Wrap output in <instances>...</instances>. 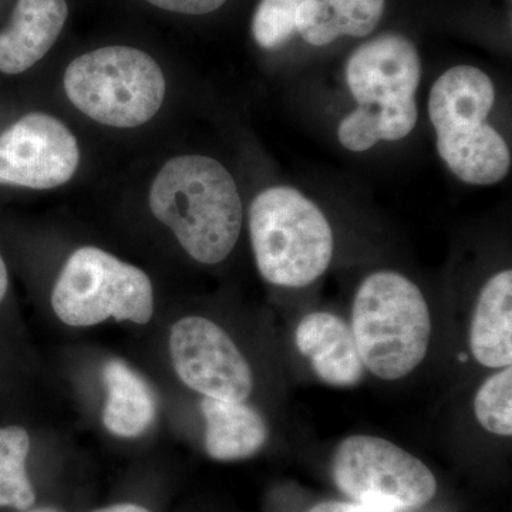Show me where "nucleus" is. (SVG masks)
I'll list each match as a JSON object with an SVG mask.
<instances>
[{
  "instance_id": "obj_15",
  "label": "nucleus",
  "mask_w": 512,
  "mask_h": 512,
  "mask_svg": "<svg viewBox=\"0 0 512 512\" xmlns=\"http://www.w3.org/2000/svg\"><path fill=\"white\" fill-rule=\"evenodd\" d=\"M494 103L495 87L483 70L451 67L431 87L430 121L436 131L463 123H484Z\"/></svg>"
},
{
  "instance_id": "obj_3",
  "label": "nucleus",
  "mask_w": 512,
  "mask_h": 512,
  "mask_svg": "<svg viewBox=\"0 0 512 512\" xmlns=\"http://www.w3.org/2000/svg\"><path fill=\"white\" fill-rule=\"evenodd\" d=\"M350 329L366 369L393 382L410 375L427 355L429 306L419 286L406 276L375 272L357 289Z\"/></svg>"
},
{
  "instance_id": "obj_9",
  "label": "nucleus",
  "mask_w": 512,
  "mask_h": 512,
  "mask_svg": "<svg viewBox=\"0 0 512 512\" xmlns=\"http://www.w3.org/2000/svg\"><path fill=\"white\" fill-rule=\"evenodd\" d=\"M79 163L76 137L49 114H26L0 134V184L50 190L72 180Z\"/></svg>"
},
{
  "instance_id": "obj_21",
  "label": "nucleus",
  "mask_w": 512,
  "mask_h": 512,
  "mask_svg": "<svg viewBox=\"0 0 512 512\" xmlns=\"http://www.w3.org/2000/svg\"><path fill=\"white\" fill-rule=\"evenodd\" d=\"M157 8L183 15H207L222 8L227 0H147Z\"/></svg>"
},
{
  "instance_id": "obj_5",
  "label": "nucleus",
  "mask_w": 512,
  "mask_h": 512,
  "mask_svg": "<svg viewBox=\"0 0 512 512\" xmlns=\"http://www.w3.org/2000/svg\"><path fill=\"white\" fill-rule=\"evenodd\" d=\"M64 90L89 119L117 128L143 126L163 106L165 79L154 57L127 46H107L74 59Z\"/></svg>"
},
{
  "instance_id": "obj_19",
  "label": "nucleus",
  "mask_w": 512,
  "mask_h": 512,
  "mask_svg": "<svg viewBox=\"0 0 512 512\" xmlns=\"http://www.w3.org/2000/svg\"><path fill=\"white\" fill-rule=\"evenodd\" d=\"M474 414L480 426L497 436H512V369L504 367L488 377L474 399Z\"/></svg>"
},
{
  "instance_id": "obj_16",
  "label": "nucleus",
  "mask_w": 512,
  "mask_h": 512,
  "mask_svg": "<svg viewBox=\"0 0 512 512\" xmlns=\"http://www.w3.org/2000/svg\"><path fill=\"white\" fill-rule=\"evenodd\" d=\"M386 0H305L296 12V33L312 46L342 36L365 37L379 25Z\"/></svg>"
},
{
  "instance_id": "obj_17",
  "label": "nucleus",
  "mask_w": 512,
  "mask_h": 512,
  "mask_svg": "<svg viewBox=\"0 0 512 512\" xmlns=\"http://www.w3.org/2000/svg\"><path fill=\"white\" fill-rule=\"evenodd\" d=\"M103 380L107 389L104 427L124 439L146 433L157 414L156 396L146 380L121 360L106 363Z\"/></svg>"
},
{
  "instance_id": "obj_14",
  "label": "nucleus",
  "mask_w": 512,
  "mask_h": 512,
  "mask_svg": "<svg viewBox=\"0 0 512 512\" xmlns=\"http://www.w3.org/2000/svg\"><path fill=\"white\" fill-rule=\"evenodd\" d=\"M470 350L480 365L490 369L511 366V269L491 276L481 289L471 319Z\"/></svg>"
},
{
  "instance_id": "obj_25",
  "label": "nucleus",
  "mask_w": 512,
  "mask_h": 512,
  "mask_svg": "<svg viewBox=\"0 0 512 512\" xmlns=\"http://www.w3.org/2000/svg\"><path fill=\"white\" fill-rule=\"evenodd\" d=\"M25 512H62V511L57 510V508H53V507H43V508H36V510H28Z\"/></svg>"
},
{
  "instance_id": "obj_18",
  "label": "nucleus",
  "mask_w": 512,
  "mask_h": 512,
  "mask_svg": "<svg viewBox=\"0 0 512 512\" xmlns=\"http://www.w3.org/2000/svg\"><path fill=\"white\" fill-rule=\"evenodd\" d=\"M30 450L28 431L19 426L0 429V508L28 511L36 501L26 461Z\"/></svg>"
},
{
  "instance_id": "obj_24",
  "label": "nucleus",
  "mask_w": 512,
  "mask_h": 512,
  "mask_svg": "<svg viewBox=\"0 0 512 512\" xmlns=\"http://www.w3.org/2000/svg\"><path fill=\"white\" fill-rule=\"evenodd\" d=\"M9 276L8 269H6L5 261L0 256V302L5 299L6 292H8Z\"/></svg>"
},
{
  "instance_id": "obj_1",
  "label": "nucleus",
  "mask_w": 512,
  "mask_h": 512,
  "mask_svg": "<svg viewBox=\"0 0 512 512\" xmlns=\"http://www.w3.org/2000/svg\"><path fill=\"white\" fill-rule=\"evenodd\" d=\"M148 201L154 217L200 264H220L234 251L242 201L234 178L214 158H171L154 178Z\"/></svg>"
},
{
  "instance_id": "obj_8",
  "label": "nucleus",
  "mask_w": 512,
  "mask_h": 512,
  "mask_svg": "<svg viewBox=\"0 0 512 512\" xmlns=\"http://www.w3.org/2000/svg\"><path fill=\"white\" fill-rule=\"evenodd\" d=\"M170 355L181 382L204 397L245 402L254 390L247 359L210 319L178 320L170 333Z\"/></svg>"
},
{
  "instance_id": "obj_7",
  "label": "nucleus",
  "mask_w": 512,
  "mask_h": 512,
  "mask_svg": "<svg viewBox=\"0 0 512 512\" xmlns=\"http://www.w3.org/2000/svg\"><path fill=\"white\" fill-rule=\"evenodd\" d=\"M332 476L355 503L389 512L424 507L437 493L436 477L423 461L380 437L343 440L333 456Z\"/></svg>"
},
{
  "instance_id": "obj_10",
  "label": "nucleus",
  "mask_w": 512,
  "mask_h": 512,
  "mask_svg": "<svg viewBox=\"0 0 512 512\" xmlns=\"http://www.w3.org/2000/svg\"><path fill=\"white\" fill-rule=\"evenodd\" d=\"M295 345L311 362L316 376L330 386H356L365 376L352 329L333 313L303 316L296 328Z\"/></svg>"
},
{
  "instance_id": "obj_20",
  "label": "nucleus",
  "mask_w": 512,
  "mask_h": 512,
  "mask_svg": "<svg viewBox=\"0 0 512 512\" xmlns=\"http://www.w3.org/2000/svg\"><path fill=\"white\" fill-rule=\"evenodd\" d=\"M305 0H261L252 19V36L266 50L278 49L296 33V12Z\"/></svg>"
},
{
  "instance_id": "obj_22",
  "label": "nucleus",
  "mask_w": 512,
  "mask_h": 512,
  "mask_svg": "<svg viewBox=\"0 0 512 512\" xmlns=\"http://www.w3.org/2000/svg\"><path fill=\"white\" fill-rule=\"evenodd\" d=\"M308 512H389L359 503H342V501H325L311 508Z\"/></svg>"
},
{
  "instance_id": "obj_4",
  "label": "nucleus",
  "mask_w": 512,
  "mask_h": 512,
  "mask_svg": "<svg viewBox=\"0 0 512 512\" xmlns=\"http://www.w3.org/2000/svg\"><path fill=\"white\" fill-rule=\"evenodd\" d=\"M256 266L269 284L303 288L328 271L332 227L318 205L292 187L262 191L249 208Z\"/></svg>"
},
{
  "instance_id": "obj_6",
  "label": "nucleus",
  "mask_w": 512,
  "mask_h": 512,
  "mask_svg": "<svg viewBox=\"0 0 512 512\" xmlns=\"http://www.w3.org/2000/svg\"><path fill=\"white\" fill-rule=\"evenodd\" d=\"M57 318L73 328L107 319L146 325L153 318L154 291L146 272L94 247L73 252L52 293Z\"/></svg>"
},
{
  "instance_id": "obj_2",
  "label": "nucleus",
  "mask_w": 512,
  "mask_h": 512,
  "mask_svg": "<svg viewBox=\"0 0 512 512\" xmlns=\"http://www.w3.org/2000/svg\"><path fill=\"white\" fill-rule=\"evenodd\" d=\"M421 63L413 42L383 35L356 49L346 64V82L357 109L339 124L340 144L363 153L379 141H399L416 127Z\"/></svg>"
},
{
  "instance_id": "obj_11",
  "label": "nucleus",
  "mask_w": 512,
  "mask_h": 512,
  "mask_svg": "<svg viewBox=\"0 0 512 512\" xmlns=\"http://www.w3.org/2000/svg\"><path fill=\"white\" fill-rule=\"evenodd\" d=\"M69 16L66 0H18L0 32V72L20 74L49 53Z\"/></svg>"
},
{
  "instance_id": "obj_12",
  "label": "nucleus",
  "mask_w": 512,
  "mask_h": 512,
  "mask_svg": "<svg viewBox=\"0 0 512 512\" xmlns=\"http://www.w3.org/2000/svg\"><path fill=\"white\" fill-rule=\"evenodd\" d=\"M436 136L440 157L463 183L493 185L507 177L510 148L485 121L436 131Z\"/></svg>"
},
{
  "instance_id": "obj_23",
  "label": "nucleus",
  "mask_w": 512,
  "mask_h": 512,
  "mask_svg": "<svg viewBox=\"0 0 512 512\" xmlns=\"http://www.w3.org/2000/svg\"><path fill=\"white\" fill-rule=\"evenodd\" d=\"M94 512H151L147 508L141 507L136 504H116L110 505V507L101 508L99 511Z\"/></svg>"
},
{
  "instance_id": "obj_13",
  "label": "nucleus",
  "mask_w": 512,
  "mask_h": 512,
  "mask_svg": "<svg viewBox=\"0 0 512 512\" xmlns=\"http://www.w3.org/2000/svg\"><path fill=\"white\" fill-rule=\"evenodd\" d=\"M201 413L205 420V450L214 460H245L268 443V424L245 402L204 397Z\"/></svg>"
}]
</instances>
